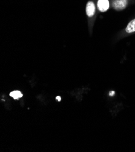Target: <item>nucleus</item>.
I'll use <instances>...</instances> for the list:
<instances>
[{
    "instance_id": "nucleus-1",
    "label": "nucleus",
    "mask_w": 135,
    "mask_h": 152,
    "mask_svg": "<svg viewBox=\"0 0 135 152\" xmlns=\"http://www.w3.org/2000/svg\"><path fill=\"white\" fill-rule=\"evenodd\" d=\"M127 0H116L113 2V6L117 10H121L126 8Z\"/></svg>"
},
{
    "instance_id": "nucleus-2",
    "label": "nucleus",
    "mask_w": 135,
    "mask_h": 152,
    "mask_svg": "<svg viewBox=\"0 0 135 152\" xmlns=\"http://www.w3.org/2000/svg\"><path fill=\"white\" fill-rule=\"evenodd\" d=\"M98 7L101 12H106L109 8V2L108 0H98Z\"/></svg>"
},
{
    "instance_id": "nucleus-3",
    "label": "nucleus",
    "mask_w": 135,
    "mask_h": 152,
    "mask_svg": "<svg viewBox=\"0 0 135 152\" xmlns=\"http://www.w3.org/2000/svg\"><path fill=\"white\" fill-rule=\"evenodd\" d=\"M86 12L88 17H93L95 12V6L94 3L92 1H90L87 3L86 7Z\"/></svg>"
},
{
    "instance_id": "nucleus-4",
    "label": "nucleus",
    "mask_w": 135,
    "mask_h": 152,
    "mask_svg": "<svg viewBox=\"0 0 135 152\" xmlns=\"http://www.w3.org/2000/svg\"><path fill=\"white\" fill-rule=\"evenodd\" d=\"M126 31L128 34L135 32V19L133 20L128 23L126 28Z\"/></svg>"
},
{
    "instance_id": "nucleus-5",
    "label": "nucleus",
    "mask_w": 135,
    "mask_h": 152,
    "mask_svg": "<svg viewBox=\"0 0 135 152\" xmlns=\"http://www.w3.org/2000/svg\"><path fill=\"white\" fill-rule=\"evenodd\" d=\"M10 96L12 97L14 99H19L20 98L23 97L22 93L19 90H15L10 94Z\"/></svg>"
},
{
    "instance_id": "nucleus-6",
    "label": "nucleus",
    "mask_w": 135,
    "mask_h": 152,
    "mask_svg": "<svg viewBox=\"0 0 135 152\" xmlns=\"http://www.w3.org/2000/svg\"><path fill=\"white\" fill-rule=\"evenodd\" d=\"M56 99H57L58 101H60L61 100V97H60V96H57V97H56Z\"/></svg>"
},
{
    "instance_id": "nucleus-7",
    "label": "nucleus",
    "mask_w": 135,
    "mask_h": 152,
    "mask_svg": "<svg viewBox=\"0 0 135 152\" xmlns=\"http://www.w3.org/2000/svg\"><path fill=\"white\" fill-rule=\"evenodd\" d=\"M114 94H115V92H113V91H112V92H111V93H110V96H113L114 95Z\"/></svg>"
}]
</instances>
